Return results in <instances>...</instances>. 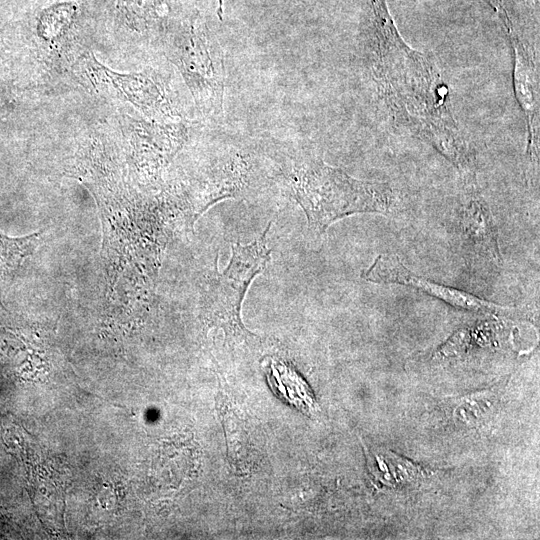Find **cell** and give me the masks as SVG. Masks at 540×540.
Returning <instances> with one entry per match:
<instances>
[{"label": "cell", "instance_id": "cell-4", "mask_svg": "<svg viewBox=\"0 0 540 540\" xmlns=\"http://www.w3.org/2000/svg\"><path fill=\"white\" fill-rule=\"evenodd\" d=\"M361 277L376 284H398L411 287L458 309L503 316H513L519 312L513 306L496 304L464 290L415 274L405 267L396 255H378L373 263L361 273Z\"/></svg>", "mask_w": 540, "mask_h": 540}, {"label": "cell", "instance_id": "cell-3", "mask_svg": "<svg viewBox=\"0 0 540 540\" xmlns=\"http://www.w3.org/2000/svg\"><path fill=\"white\" fill-rule=\"evenodd\" d=\"M271 222L263 233L248 244L232 245V256L228 266L219 272L218 255L214 270L207 277L203 291V310L213 325L226 330L242 328L240 309L253 279L263 271L270 260L271 250L267 246V233Z\"/></svg>", "mask_w": 540, "mask_h": 540}, {"label": "cell", "instance_id": "cell-10", "mask_svg": "<svg viewBox=\"0 0 540 540\" xmlns=\"http://www.w3.org/2000/svg\"><path fill=\"white\" fill-rule=\"evenodd\" d=\"M40 242V233L10 237L0 232V290L10 284Z\"/></svg>", "mask_w": 540, "mask_h": 540}, {"label": "cell", "instance_id": "cell-8", "mask_svg": "<svg viewBox=\"0 0 540 540\" xmlns=\"http://www.w3.org/2000/svg\"><path fill=\"white\" fill-rule=\"evenodd\" d=\"M267 379L273 393L285 403L307 414L317 410L312 389L291 366L273 361Z\"/></svg>", "mask_w": 540, "mask_h": 540}, {"label": "cell", "instance_id": "cell-12", "mask_svg": "<svg viewBox=\"0 0 540 540\" xmlns=\"http://www.w3.org/2000/svg\"><path fill=\"white\" fill-rule=\"evenodd\" d=\"M492 397L491 393H480L463 399L455 409V417L468 424L481 420L483 413L489 412Z\"/></svg>", "mask_w": 540, "mask_h": 540}, {"label": "cell", "instance_id": "cell-2", "mask_svg": "<svg viewBox=\"0 0 540 540\" xmlns=\"http://www.w3.org/2000/svg\"><path fill=\"white\" fill-rule=\"evenodd\" d=\"M284 188L316 233L353 214L387 213L394 201L387 183L356 179L321 159L294 162L284 175Z\"/></svg>", "mask_w": 540, "mask_h": 540}, {"label": "cell", "instance_id": "cell-11", "mask_svg": "<svg viewBox=\"0 0 540 540\" xmlns=\"http://www.w3.org/2000/svg\"><path fill=\"white\" fill-rule=\"evenodd\" d=\"M370 469L379 482L389 487L411 484L422 474L410 460L385 449L373 453Z\"/></svg>", "mask_w": 540, "mask_h": 540}, {"label": "cell", "instance_id": "cell-9", "mask_svg": "<svg viewBox=\"0 0 540 540\" xmlns=\"http://www.w3.org/2000/svg\"><path fill=\"white\" fill-rule=\"evenodd\" d=\"M93 67L102 76L109 79L117 92L134 106L149 111L159 104L161 95L158 87L151 79L141 74H119L100 64L93 55L89 58Z\"/></svg>", "mask_w": 540, "mask_h": 540}, {"label": "cell", "instance_id": "cell-13", "mask_svg": "<svg viewBox=\"0 0 540 540\" xmlns=\"http://www.w3.org/2000/svg\"><path fill=\"white\" fill-rule=\"evenodd\" d=\"M3 118V116L0 114V120Z\"/></svg>", "mask_w": 540, "mask_h": 540}, {"label": "cell", "instance_id": "cell-5", "mask_svg": "<svg viewBox=\"0 0 540 540\" xmlns=\"http://www.w3.org/2000/svg\"><path fill=\"white\" fill-rule=\"evenodd\" d=\"M497 6L513 49L515 96L527 126L526 158L535 171L539 163V76L535 44L521 37L504 7L500 3Z\"/></svg>", "mask_w": 540, "mask_h": 540}, {"label": "cell", "instance_id": "cell-6", "mask_svg": "<svg viewBox=\"0 0 540 540\" xmlns=\"http://www.w3.org/2000/svg\"><path fill=\"white\" fill-rule=\"evenodd\" d=\"M192 52L181 59L192 93L202 109L212 116L223 111L224 65L219 44L200 31L192 40Z\"/></svg>", "mask_w": 540, "mask_h": 540}, {"label": "cell", "instance_id": "cell-7", "mask_svg": "<svg viewBox=\"0 0 540 540\" xmlns=\"http://www.w3.org/2000/svg\"><path fill=\"white\" fill-rule=\"evenodd\" d=\"M458 229L468 251L494 265L502 263L498 230L484 199L472 193L458 214Z\"/></svg>", "mask_w": 540, "mask_h": 540}, {"label": "cell", "instance_id": "cell-1", "mask_svg": "<svg viewBox=\"0 0 540 540\" xmlns=\"http://www.w3.org/2000/svg\"><path fill=\"white\" fill-rule=\"evenodd\" d=\"M371 71L394 120L429 143L467 179L475 159L454 118L449 89L437 65L399 34L385 0H370Z\"/></svg>", "mask_w": 540, "mask_h": 540}]
</instances>
